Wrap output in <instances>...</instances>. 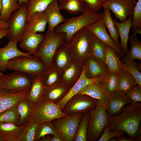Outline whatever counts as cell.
I'll list each match as a JSON object with an SVG mask.
<instances>
[{
  "mask_svg": "<svg viewBox=\"0 0 141 141\" xmlns=\"http://www.w3.org/2000/svg\"><path fill=\"white\" fill-rule=\"evenodd\" d=\"M68 115L63 113L59 106L44 97L32 105L31 121L37 124L51 122Z\"/></svg>",
  "mask_w": 141,
  "mask_h": 141,
  "instance_id": "cell-3",
  "label": "cell"
},
{
  "mask_svg": "<svg viewBox=\"0 0 141 141\" xmlns=\"http://www.w3.org/2000/svg\"><path fill=\"white\" fill-rule=\"evenodd\" d=\"M1 67H0V72H1Z\"/></svg>",
  "mask_w": 141,
  "mask_h": 141,
  "instance_id": "cell-60",
  "label": "cell"
},
{
  "mask_svg": "<svg viewBox=\"0 0 141 141\" xmlns=\"http://www.w3.org/2000/svg\"><path fill=\"white\" fill-rule=\"evenodd\" d=\"M44 35L25 31L19 40L21 48L33 55L37 52Z\"/></svg>",
  "mask_w": 141,
  "mask_h": 141,
  "instance_id": "cell-19",
  "label": "cell"
},
{
  "mask_svg": "<svg viewBox=\"0 0 141 141\" xmlns=\"http://www.w3.org/2000/svg\"><path fill=\"white\" fill-rule=\"evenodd\" d=\"M106 0H82L87 8L95 13H98L101 10L102 5Z\"/></svg>",
  "mask_w": 141,
  "mask_h": 141,
  "instance_id": "cell-48",
  "label": "cell"
},
{
  "mask_svg": "<svg viewBox=\"0 0 141 141\" xmlns=\"http://www.w3.org/2000/svg\"><path fill=\"white\" fill-rule=\"evenodd\" d=\"M84 65L74 59L61 72V82L68 84L72 87L80 77Z\"/></svg>",
  "mask_w": 141,
  "mask_h": 141,
  "instance_id": "cell-22",
  "label": "cell"
},
{
  "mask_svg": "<svg viewBox=\"0 0 141 141\" xmlns=\"http://www.w3.org/2000/svg\"><path fill=\"white\" fill-rule=\"evenodd\" d=\"M0 141H3L2 138L0 136Z\"/></svg>",
  "mask_w": 141,
  "mask_h": 141,
  "instance_id": "cell-57",
  "label": "cell"
},
{
  "mask_svg": "<svg viewBox=\"0 0 141 141\" xmlns=\"http://www.w3.org/2000/svg\"><path fill=\"white\" fill-rule=\"evenodd\" d=\"M26 22V31L37 33L45 32L48 21L43 11L33 13Z\"/></svg>",
  "mask_w": 141,
  "mask_h": 141,
  "instance_id": "cell-28",
  "label": "cell"
},
{
  "mask_svg": "<svg viewBox=\"0 0 141 141\" xmlns=\"http://www.w3.org/2000/svg\"><path fill=\"white\" fill-rule=\"evenodd\" d=\"M54 0H28L27 4L28 16L26 22L33 14L44 11L49 4Z\"/></svg>",
  "mask_w": 141,
  "mask_h": 141,
  "instance_id": "cell-39",
  "label": "cell"
},
{
  "mask_svg": "<svg viewBox=\"0 0 141 141\" xmlns=\"http://www.w3.org/2000/svg\"><path fill=\"white\" fill-rule=\"evenodd\" d=\"M94 35L86 27L75 34L66 45L74 59L84 65L90 56V46Z\"/></svg>",
  "mask_w": 141,
  "mask_h": 141,
  "instance_id": "cell-4",
  "label": "cell"
},
{
  "mask_svg": "<svg viewBox=\"0 0 141 141\" xmlns=\"http://www.w3.org/2000/svg\"><path fill=\"white\" fill-rule=\"evenodd\" d=\"M2 8V0H0V14Z\"/></svg>",
  "mask_w": 141,
  "mask_h": 141,
  "instance_id": "cell-56",
  "label": "cell"
},
{
  "mask_svg": "<svg viewBox=\"0 0 141 141\" xmlns=\"http://www.w3.org/2000/svg\"><path fill=\"white\" fill-rule=\"evenodd\" d=\"M83 113H79L56 119L51 122L64 141L74 140Z\"/></svg>",
  "mask_w": 141,
  "mask_h": 141,
  "instance_id": "cell-9",
  "label": "cell"
},
{
  "mask_svg": "<svg viewBox=\"0 0 141 141\" xmlns=\"http://www.w3.org/2000/svg\"><path fill=\"white\" fill-rule=\"evenodd\" d=\"M50 135V134H49ZM48 135L45 136L43 139H42L40 140L42 141H50V140L52 136V134H50V136Z\"/></svg>",
  "mask_w": 141,
  "mask_h": 141,
  "instance_id": "cell-53",
  "label": "cell"
},
{
  "mask_svg": "<svg viewBox=\"0 0 141 141\" xmlns=\"http://www.w3.org/2000/svg\"><path fill=\"white\" fill-rule=\"evenodd\" d=\"M103 132L98 141H108L112 138L123 135L124 132L119 130L111 131L108 126L104 129Z\"/></svg>",
  "mask_w": 141,
  "mask_h": 141,
  "instance_id": "cell-46",
  "label": "cell"
},
{
  "mask_svg": "<svg viewBox=\"0 0 141 141\" xmlns=\"http://www.w3.org/2000/svg\"><path fill=\"white\" fill-rule=\"evenodd\" d=\"M90 119V111L85 113L78 127L74 138L75 141H87V132Z\"/></svg>",
  "mask_w": 141,
  "mask_h": 141,
  "instance_id": "cell-35",
  "label": "cell"
},
{
  "mask_svg": "<svg viewBox=\"0 0 141 141\" xmlns=\"http://www.w3.org/2000/svg\"><path fill=\"white\" fill-rule=\"evenodd\" d=\"M71 87L70 86L61 82L45 86L43 96L55 103L66 95Z\"/></svg>",
  "mask_w": 141,
  "mask_h": 141,
  "instance_id": "cell-25",
  "label": "cell"
},
{
  "mask_svg": "<svg viewBox=\"0 0 141 141\" xmlns=\"http://www.w3.org/2000/svg\"><path fill=\"white\" fill-rule=\"evenodd\" d=\"M63 0H58V1H60V2L62 1H63Z\"/></svg>",
  "mask_w": 141,
  "mask_h": 141,
  "instance_id": "cell-59",
  "label": "cell"
},
{
  "mask_svg": "<svg viewBox=\"0 0 141 141\" xmlns=\"http://www.w3.org/2000/svg\"><path fill=\"white\" fill-rule=\"evenodd\" d=\"M20 116L17 107L11 108L0 113V123H11L18 125Z\"/></svg>",
  "mask_w": 141,
  "mask_h": 141,
  "instance_id": "cell-40",
  "label": "cell"
},
{
  "mask_svg": "<svg viewBox=\"0 0 141 141\" xmlns=\"http://www.w3.org/2000/svg\"><path fill=\"white\" fill-rule=\"evenodd\" d=\"M39 125L30 121L20 137L19 141H36L37 130Z\"/></svg>",
  "mask_w": 141,
  "mask_h": 141,
  "instance_id": "cell-42",
  "label": "cell"
},
{
  "mask_svg": "<svg viewBox=\"0 0 141 141\" xmlns=\"http://www.w3.org/2000/svg\"><path fill=\"white\" fill-rule=\"evenodd\" d=\"M108 100L107 110L109 117L118 114L126 105L132 103L125 93L119 90L109 95Z\"/></svg>",
  "mask_w": 141,
  "mask_h": 141,
  "instance_id": "cell-16",
  "label": "cell"
},
{
  "mask_svg": "<svg viewBox=\"0 0 141 141\" xmlns=\"http://www.w3.org/2000/svg\"><path fill=\"white\" fill-rule=\"evenodd\" d=\"M90 119L87 132V141L96 140L108 125L109 117L107 110L98 100L95 107L90 111Z\"/></svg>",
  "mask_w": 141,
  "mask_h": 141,
  "instance_id": "cell-7",
  "label": "cell"
},
{
  "mask_svg": "<svg viewBox=\"0 0 141 141\" xmlns=\"http://www.w3.org/2000/svg\"><path fill=\"white\" fill-rule=\"evenodd\" d=\"M19 3L21 5L23 3H25L27 5V4L28 0H17Z\"/></svg>",
  "mask_w": 141,
  "mask_h": 141,
  "instance_id": "cell-55",
  "label": "cell"
},
{
  "mask_svg": "<svg viewBox=\"0 0 141 141\" xmlns=\"http://www.w3.org/2000/svg\"><path fill=\"white\" fill-rule=\"evenodd\" d=\"M106 45L94 35L90 46V56L98 62L104 63Z\"/></svg>",
  "mask_w": 141,
  "mask_h": 141,
  "instance_id": "cell-31",
  "label": "cell"
},
{
  "mask_svg": "<svg viewBox=\"0 0 141 141\" xmlns=\"http://www.w3.org/2000/svg\"><path fill=\"white\" fill-rule=\"evenodd\" d=\"M45 87L42 76L32 79V85L26 98L33 104L43 97Z\"/></svg>",
  "mask_w": 141,
  "mask_h": 141,
  "instance_id": "cell-29",
  "label": "cell"
},
{
  "mask_svg": "<svg viewBox=\"0 0 141 141\" xmlns=\"http://www.w3.org/2000/svg\"><path fill=\"white\" fill-rule=\"evenodd\" d=\"M50 141H64V140L57 130L56 132L52 135Z\"/></svg>",
  "mask_w": 141,
  "mask_h": 141,
  "instance_id": "cell-49",
  "label": "cell"
},
{
  "mask_svg": "<svg viewBox=\"0 0 141 141\" xmlns=\"http://www.w3.org/2000/svg\"><path fill=\"white\" fill-rule=\"evenodd\" d=\"M60 2L59 4L60 9L71 14L78 15L88 9L82 0H63Z\"/></svg>",
  "mask_w": 141,
  "mask_h": 141,
  "instance_id": "cell-30",
  "label": "cell"
},
{
  "mask_svg": "<svg viewBox=\"0 0 141 141\" xmlns=\"http://www.w3.org/2000/svg\"><path fill=\"white\" fill-rule=\"evenodd\" d=\"M103 13H95L88 9L78 16L66 19L55 29L57 32L65 34L64 44L66 45L74 35L82 29L98 21L103 16Z\"/></svg>",
  "mask_w": 141,
  "mask_h": 141,
  "instance_id": "cell-2",
  "label": "cell"
},
{
  "mask_svg": "<svg viewBox=\"0 0 141 141\" xmlns=\"http://www.w3.org/2000/svg\"><path fill=\"white\" fill-rule=\"evenodd\" d=\"M132 103L141 102V86L137 84L126 93Z\"/></svg>",
  "mask_w": 141,
  "mask_h": 141,
  "instance_id": "cell-47",
  "label": "cell"
},
{
  "mask_svg": "<svg viewBox=\"0 0 141 141\" xmlns=\"http://www.w3.org/2000/svg\"><path fill=\"white\" fill-rule=\"evenodd\" d=\"M28 123L19 126L11 123H0V136L3 141H19Z\"/></svg>",
  "mask_w": 141,
  "mask_h": 141,
  "instance_id": "cell-24",
  "label": "cell"
},
{
  "mask_svg": "<svg viewBox=\"0 0 141 141\" xmlns=\"http://www.w3.org/2000/svg\"><path fill=\"white\" fill-rule=\"evenodd\" d=\"M133 15V14L130 15L127 20L123 22H119L115 19H113L114 25L118 31L120 38V48L125 55H126L128 52L127 44Z\"/></svg>",
  "mask_w": 141,
  "mask_h": 141,
  "instance_id": "cell-27",
  "label": "cell"
},
{
  "mask_svg": "<svg viewBox=\"0 0 141 141\" xmlns=\"http://www.w3.org/2000/svg\"><path fill=\"white\" fill-rule=\"evenodd\" d=\"M6 67L9 69L24 73L32 79L42 76L48 67L40 59L21 56L8 61Z\"/></svg>",
  "mask_w": 141,
  "mask_h": 141,
  "instance_id": "cell-6",
  "label": "cell"
},
{
  "mask_svg": "<svg viewBox=\"0 0 141 141\" xmlns=\"http://www.w3.org/2000/svg\"><path fill=\"white\" fill-rule=\"evenodd\" d=\"M74 60L67 46L64 43L54 54L51 65L61 72Z\"/></svg>",
  "mask_w": 141,
  "mask_h": 141,
  "instance_id": "cell-23",
  "label": "cell"
},
{
  "mask_svg": "<svg viewBox=\"0 0 141 141\" xmlns=\"http://www.w3.org/2000/svg\"><path fill=\"white\" fill-rule=\"evenodd\" d=\"M8 27V24L7 21L0 20V30L3 29H7Z\"/></svg>",
  "mask_w": 141,
  "mask_h": 141,
  "instance_id": "cell-51",
  "label": "cell"
},
{
  "mask_svg": "<svg viewBox=\"0 0 141 141\" xmlns=\"http://www.w3.org/2000/svg\"><path fill=\"white\" fill-rule=\"evenodd\" d=\"M78 93L86 95L99 101L107 110L109 94L104 82L90 84L82 89Z\"/></svg>",
  "mask_w": 141,
  "mask_h": 141,
  "instance_id": "cell-15",
  "label": "cell"
},
{
  "mask_svg": "<svg viewBox=\"0 0 141 141\" xmlns=\"http://www.w3.org/2000/svg\"><path fill=\"white\" fill-rule=\"evenodd\" d=\"M28 16L27 6L25 3H22L18 9L12 13L7 21L8 27L6 37L9 41L19 42L26 31Z\"/></svg>",
  "mask_w": 141,
  "mask_h": 141,
  "instance_id": "cell-8",
  "label": "cell"
},
{
  "mask_svg": "<svg viewBox=\"0 0 141 141\" xmlns=\"http://www.w3.org/2000/svg\"><path fill=\"white\" fill-rule=\"evenodd\" d=\"M97 101L88 95L78 93L68 100L62 111L68 115L89 111L95 107Z\"/></svg>",
  "mask_w": 141,
  "mask_h": 141,
  "instance_id": "cell-11",
  "label": "cell"
},
{
  "mask_svg": "<svg viewBox=\"0 0 141 141\" xmlns=\"http://www.w3.org/2000/svg\"><path fill=\"white\" fill-rule=\"evenodd\" d=\"M86 28L97 37L106 45L114 49L116 54L122 58L125 55L121 49L115 43L107 33L104 24L103 17Z\"/></svg>",
  "mask_w": 141,
  "mask_h": 141,
  "instance_id": "cell-13",
  "label": "cell"
},
{
  "mask_svg": "<svg viewBox=\"0 0 141 141\" xmlns=\"http://www.w3.org/2000/svg\"><path fill=\"white\" fill-rule=\"evenodd\" d=\"M120 76L117 73L110 72L103 81L107 89L109 95L118 89Z\"/></svg>",
  "mask_w": 141,
  "mask_h": 141,
  "instance_id": "cell-44",
  "label": "cell"
},
{
  "mask_svg": "<svg viewBox=\"0 0 141 141\" xmlns=\"http://www.w3.org/2000/svg\"><path fill=\"white\" fill-rule=\"evenodd\" d=\"M85 64V75L89 79H98L103 82L109 74L108 67L104 63L99 62L90 56Z\"/></svg>",
  "mask_w": 141,
  "mask_h": 141,
  "instance_id": "cell-20",
  "label": "cell"
},
{
  "mask_svg": "<svg viewBox=\"0 0 141 141\" xmlns=\"http://www.w3.org/2000/svg\"><path fill=\"white\" fill-rule=\"evenodd\" d=\"M124 70L128 72L135 78L138 84L141 86V73L136 66V63L133 60L122 62Z\"/></svg>",
  "mask_w": 141,
  "mask_h": 141,
  "instance_id": "cell-43",
  "label": "cell"
},
{
  "mask_svg": "<svg viewBox=\"0 0 141 141\" xmlns=\"http://www.w3.org/2000/svg\"><path fill=\"white\" fill-rule=\"evenodd\" d=\"M133 14L131 27L141 29V0L137 1Z\"/></svg>",
  "mask_w": 141,
  "mask_h": 141,
  "instance_id": "cell-45",
  "label": "cell"
},
{
  "mask_svg": "<svg viewBox=\"0 0 141 141\" xmlns=\"http://www.w3.org/2000/svg\"><path fill=\"white\" fill-rule=\"evenodd\" d=\"M104 63L107 66L109 72L116 73L120 76L125 70L123 63L117 56L114 49L108 45H106Z\"/></svg>",
  "mask_w": 141,
  "mask_h": 141,
  "instance_id": "cell-26",
  "label": "cell"
},
{
  "mask_svg": "<svg viewBox=\"0 0 141 141\" xmlns=\"http://www.w3.org/2000/svg\"><path fill=\"white\" fill-rule=\"evenodd\" d=\"M3 74L2 73V72H0V77Z\"/></svg>",
  "mask_w": 141,
  "mask_h": 141,
  "instance_id": "cell-58",
  "label": "cell"
},
{
  "mask_svg": "<svg viewBox=\"0 0 141 141\" xmlns=\"http://www.w3.org/2000/svg\"><path fill=\"white\" fill-rule=\"evenodd\" d=\"M65 34L53 31H48L37 51L33 57L37 58L48 67L51 64L53 56L58 48L65 42Z\"/></svg>",
  "mask_w": 141,
  "mask_h": 141,
  "instance_id": "cell-5",
  "label": "cell"
},
{
  "mask_svg": "<svg viewBox=\"0 0 141 141\" xmlns=\"http://www.w3.org/2000/svg\"><path fill=\"white\" fill-rule=\"evenodd\" d=\"M18 42L9 41L5 47L0 48V66L1 71H5L7 69L6 65L9 60L15 57L25 56L31 58L32 56L28 52H24L20 50L17 47Z\"/></svg>",
  "mask_w": 141,
  "mask_h": 141,
  "instance_id": "cell-18",
  "label": "cell"
},
{
  "mask_svg": "<svg viewBox=\"0 0 141 141\" xmlns=\"http://www.w3.org/2000/svg\"><path fill=\"white\" fill-rule=\"evenodd\" d=\"M17 0H2L0 20L7 21L12 13L20 6Z\"/></svg>",
  "mask_w": 141,
  "mask_h": 141,
  "instance_id": "cell-38",
  "label": "cell"
},
{
  "mask_svg": "<svg viewBox=\"0 0 141 141\" xmlns=\"http://www.w3.org/2000/svg\"><path fill=\"white\" fill-rule=\"evenodd\" d=\"M137 84L134 77L125 70L120 76L118 90L126 93Z\"/></svg>",
  "mask_w": 141,
  "mask_h": 141,
  "instance_id": "cell-36",
  "label": "cell"
},
{
  "mask_svg": "<svg viewBox=\"0 0 141 141\" xmlns=\"http://www.w3.org/2000/svg\"><path fill=\"white\" fill-rule=\"evenodd\" d=\"M116 141H137L136 140L128 137H125L123 135L115 137Z\"/></svg>",
  "mask_w": 141,
  "mask_h": 141,
  "instance_id": "cell-50",
  "label": "cell"
},
{
  "mask_svg": "<svg viewBox=\"0 0 141 141\" xmlns=\"http://www.w3.org/2000/svg\"><path fill=\"white\" fill-rule=\"evenodd\" d=\"M86 66H83L82 73L76 82L70 88L66 95L61 100L55 103L58 105L62 111L63 108L67 101L71 98L77 94L82 89L87 85L92 83L102 82L100 79H90L85 75Z\"/></svg>",
  "mask_w": 141,
  "mask_h": 141,
  "instance_id": "cell-17",
  "label": "cell"
},
{
  "mask_svg": "<svg viewBox=\"0 0 141 141\" xmlns=\"http://www.w3.org/2000/svg\"><path fill=\"white\" fill-rule=\"evenodd\" d=\"M45 86H49L61 82V72L51 65L42 76Z\"/></svg>",
  "mask_w": 141,
  "mask_h": 141,
  "instance_id": "cell-37",
  "label": "cell"
},
{
  "mask_svg": "<svg viewBox=\"0 0 141 141\" xmlns=\"http://www.w3.org/2000/svg\"><path fill=\"white\" fill-rule=\"evenodd\" d=\"M32 107V105L26 98L22 99L18 103L17 108L20 116L19 126L30 121Z\"/></svg>",
  "mask_w": 141,
  "mask_h": 141,
  "instance_id": "cell-34",
  "label": "cell"
},
{
  "mask_svg": "<svg viewBox=\"0 0 141 141\" xmlns=\"http://www.w3.org/2000/svg\"><path fill=\"white\" fill-rule=\"evenodd\" d=\"M103 8V19L105 26L108 30L109 34L111 39L120 48V43L119 40V36L118 31L114 24L110 10L107 8Z\"/></svg>",
  "mask_w": 141,
  "mask_h": 141,
  "instance_id": "cell-33",
  "label": "cell"
},
{
  "mask_svg": "<svg viewBox=\"0 0 141 141\" xmlns=\"http://www.w3.org/2000/svg\"><path fill=\"white\" fill-rule=\"evenodd\" d=\"M131 31L134 33L136 34H141V29L139 28H132L131 29Z\"/></svg>",
  "mask_w": 141,
  "mask_h": 141,
  "instance_id": "cell-54",
  "label": "cell"
},
{
  "mask_svg": "<svg viewBox=\"0 0 141 141\" xmlns=\"http://www.w3.org/2000/svg\"><path fill=\"white\" fill-rule=\"evenodd\" d=\"M32 78L23 72L14 71L0 77V86L11 91H29L32 85Z\"/></svg>",
  "mask_w": 141,
  "mask_h": 141,
  "instance_id": "cell-10",
  "label": "cell"
},
{
  "mask_svg": "<svg viewBox=\"0 0 141 141\" xmlns=\"http://www.w3.org/2000/svg\"><path fill=\"white\" fill-rule=\"evenodd\" d=\"M28 91L15 92L0 86V113L17 107L19 101L26 98Z\"/></svg>",
  "mask_w": 141,
  "mask_h": 141,
  "instance_id": "cell-14",
  "label": "cell"
},
{
  "mask_svg": "<svg viewBox=\"0 0 141 141\" xmlns=\"http://www.w3.org/2000/svg\"><path fill=\"white\" fill-rule=\"evenodd\" d=\"M131 45L130 51L122 57V62L128 60H141V42L137 39V34L133 33L129 36Z\"/></svg>",
  "mask_w": 141,
  "mask_h": 141,
  "instance_id": "cell-32",
  "label": "cell"
},
{
  "mask_svg": "<svg viewBox=\"0 0 141 141\" xmlns=\"http://www.w3.org/2000/svg\"><path fill=\"white\" fill-rule=\"evenodd\" d=\"M137 0H106L102 5L111 10L116 19L124 22L133 14Z\"/></svg>",
  "mask_w": 141,
  "mask_h": 141,
  "instance_id": "cell-12",
  "label": "cell"
},
{
  "mask_svg": "<svg viewBox=\"0 0 141 141\" xmlns=\"http://www.w3.org/2000/svg\"><path fill=\"white\" fill-rule=\"evenodd\" d=\"M8 32V28L3 29L0 30V39L3 37H6Z\"/></svg>",
  "mask_w": 141,
  "mask_h": 141,
  "instance_id": "cell-52",
  "label": "cell"
},
{
  "mask_svg": "<svg viewBox=\"0 0 141 141\" xmlns=\"http://www.w3.org/2000/svg\"><path fill=\"white\" fill-rule=\"evenodd\" d=\"M59 1L55 0L50 3L44 11L48 24V31H51L66 20L59 7Z\"/></svg>",
  "mask_w": 141,
  "mask_h": 141,
  "instance_id": "cell-21",
  "label": "cell"
},
{
  "mask_svg": "<svg viewBox=\"0 0 141 141\" xmlns=\"http://www.w3.org/2000/svg\"><path fill=\"white\" fill-rule=\"evenodd\" d=\"M119 114L109 117L108 126L110 130L121 131L129 137L140 141L141 103L129 104Z\"/></svg>",
  "mask_w": 141,
  "mask_h": 141,
  "instance_id": "cell-1",
  "label": "cell"
},
{
  "mask_svg": "<svg viewBox=\"0 0 141 141\" xmlns=\"http://www.w3.org/2000/svg\"><path fill=\"white\" fill-rule=\"evenodd\" d=\"M56 131V129L51 122L39 124L37 128L36 141L43 139L46 135H53Z\"/></svg>",
  "mask_w": 141,
  "mask_h": 141,
  "instance_id": "cell-41",
  "label": "cell"
}]
</instances>
